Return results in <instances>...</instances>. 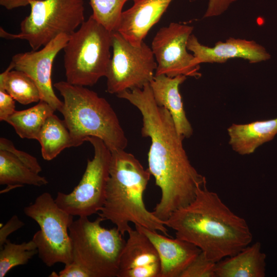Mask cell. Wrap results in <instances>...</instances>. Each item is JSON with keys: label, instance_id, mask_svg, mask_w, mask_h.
<instances>
[{"label": "cell", "instance_id": "6da1fadb", "mask_svg": "<svg viewBox=\"0 0 277 277\" xmlns=\"http://www.w3.org/2000/svg\"><path fill=\"white\" fill-rule=\"evenodd\" d=\"M134 106L142 117L141 134L149 137L148 170L161 191L153 214L163 222L195 198L197 188L206 182L191 165L172 116L155 102L149 84L143 88L116 95Z\"/></svg>", "mask_w": 277, "mask_h": 277}, {"label": "cell", "instance_id": "7a4b0ae2", "mask_svg": "<svg viewBox=\"0 0 277 277\" xmlns=\"http://www.w3.org/2000/svg\"><path fill=\"white\" fill-rule=\"evenodd\" d=\"M164 224L176 238L195 245L215 263L236 254L252 241L245 220L208 190L206 183L199 186L191 202L174 211Z\"/></svg>", "mask_w": 277, "mask_h": 277}, {"label": "cell", "instance_id": "3957f363", "mask_svg": "<svg viewBox=\"0 0 277 277\" xmlns=\"http://www.w3.org/2000/svg\"><path fill=\"white\" fill-rule=\"evenodd\" d=\"M151 176L132 154L125 150L111 152L106 197L98 213L124 235L129 223L156 230L170 237L164 222L147 210L144 193Z\"/></svg>", "mask_w": 277, "mask_h": 277}, {"label": "cell", "instance_id": "277c9868", "mask_svg": "<svg viewBox=\"0 0 277 277\" xmlns=\"http://www.w3.org/2000/svg\"><path fill=\"white\" fill-rule=\"evenodd\" d=\"M53 87L63 96L60 112L69 131L72 147L81 146L87 137L101 139L111 152L125 150L128 140L109 103L84 86L60 81Z\"/></svg>", "mask_w": 277, "mask_h": 277}, {"label": "cell", "instance_id": "5b68a950", "mask_svg": "<svg viewBox=\"0 0 277 277\" xmlns=\"http://www.w3.org/2000/svg\"><path fill=\"white\" fill-rule=\"evenodd\" d=\"M112 32L91 15L70 35L63 49L68 83L92 86L106 76L111 57Z\"/></svg>", "mask_w": 277, "mask_h": 277}, {"label": "cell", "instance_id": "8992f818", "mask_svg": "<svg viewBox=\"0 0 277 277\" xmlns=\"http://www.w3.org/2000/svg\"><path fill=\"white\" fill-rule=\"evenodd\" d=\"M105 220L79 217L69 227L73 262L86 269L92 277H116L120 258L125 245L116 227L102 226Z\"/></svg>", "mask_w": 277, "mask_h": 277}, {"label": "cell", "instance_id": "52a82bcc", "mask_svg": "<svg viewBox=\"0 0 277 277\" xmlns=\"http://www.w3.org/2000/svg\"><path fill=\"white\" fill-rule=\"evenodd\" d=\"M29 6L19 33H10L1 27V37L25 40L36 51L60 34L70 35L85 22V0H41Z\"/></svg>", "mask_w": 277, "mask_h": 277}, {"label": "cell", "instance_id": "ba28073f", "mask_svg": "<svg viewBox=\"0 0 277 277\" xmlns=\"http://www.w3.org/2000/svg\"><path fill=\"white\" fill-rule=\"evenodd\" d=\"M26 215L35 221L40 229L32 238L39 259L48 267L73 261L69 227L73 216L61 208L49 192L38 196L24 208Z\"/></svg>", "mask_w": 277, "mask_h": 277}, {"label": "cell", "instance_id": "9c48e42d", "mask_svg": "<svg viewBox=\"0 0 277 277\" xmlns=\"http://www.w3.org/2000/svg\"><path fill=\"white\" fill-rule=\"evenodd\" d=\"M94 156L88 159L85 172L78 184L69 193L58 192L55 201L62 209L73 216L88 217L98 213L106 197L109 176L111 152L100 138L90 136Z\"/></svg>", "mask_w": 277, "mask_h": 277}, {"label": "cell", "instance_id": "30bf717a", "mask_svg": "<svg viewBox=\"0 0 277 277\" xmlns=\"http://www.w3.org/2000/svg\"><path fill=\"white\" fill-rule=\"evenodd\" d=\"M112 55L106 77L107 91L117 94L143 88L153 78L157 67L152 50L144 42L134 46L117 31L112 32Z\"/></svg>", "mask_w": 277, "mask_h": 277}, {"label": "cell", "instance_id": "8fae6325", "mask_svg": "<svg viewBox=\"0 0 277 277\" xmlns=\"http://www.w3.org/2000/svg\"><path fill=\"white\" fill-rule=\"evenodd\" d=\"M193 30L192 26L173 22L158 30L151 48L157 63L154 75H182L195 78L201 76L200 65L196 64L194 56L187 48Z\"/></svg>", "mask_w": 277, "mask_h": 277}, {"label": "cell", "instance_id": "7c38bea8", "mask_svg": "<svg viewBox=\"0 0 277 277\" xmlns=\"http://www.w3.org/2000/svg\"><path fill=\"white\" fill-rule=\"evenodd\" d=\"M70 35L60 34L39 50L14 55L11 61L14 69L24 72L36 84L41 100L60 111L63 102L55 95L52 84V69L54 59L63 50Z\"/></svg>", "mask_w": 277, "mask_h": 277}, {"label": "cell", "instance_id": "4fadbf2b", "mask_svg": "<svg viewBox=\"0 0 277 277\" xmlns=\"http://www.w3.org/2000/svg\"><path fill=\"white\" fill-rule=\"evenodd\" d=\"M188 51L193 52L197 65L202 63L226 62L234 58H241L251 64L266 61L270 54L262 45L253 40L229 37L225 42H216L213 47L200 43L193 34L189 36L187 44Z\"/></svg>", "mask_w": 277, "mask_h": 277}, {"label": "cell", "instance_id": "5bb4252c", "mask_svg": "<svg viewBox=\"0 0 277 277\" xmlns=\"http://www.w3.org/2000/svg\"><path fill=\"white\" fill-rule=\"evenodd\" d=\"M121 253L116 277H159V253L142 231L131 228Z\"/></svg>", "mask_w": 277, "mask_h": 277}, {"label": "cell", "instance_id": "9a60e30c", "mask_svg": "<svg viewBox=\"0 0 277 277\" xmlns=\"http://www.w3.org/2000/svg\"><path fill=\"white\" fill-rule=\"evenodd\" d=\"M134 226L148 238L159 253L161 262L159 277H180L202 251L193 244L178 238L172 239L157 231Z\"/></svg>", "mask_w": 277, "mask_h": 277}, {"label": "cell", "instance_id": "2e32d148", "mask_svg": "<svg viewBox=\"0 0 277 277\" xmlns=\"http://www.w3.org/2000/svg\"><path fill=\"white\" fill-rule=\"evenodd\" d=\"M133 5L123 11L116 31L138 46L160 19L173 0H132Z\"/></svg>", "mask_w": 277, "mask_h": 277}, {"label": "cell", "instance_id": "e0dca14e", "mask_svg": "<svg viewBox=\"0 0 277 277\" xmlns=\"http://www.w3.org/2000/svg\"><path fill=\"white\" fill-rule=\"evenodd\" d=\"M186 79L187 76L182 75L169 77L160 74L154 75L149 83L156 103L169 112L178 133L183 138L190 137L193 131L179 90L180 86Z\"/></svg>", "mask_w": 277, "mask_h": 277}, {"label": "cell", "instance_id": "ac0fdd59", "mask_svg": "<svg viewBox=\"0 0 277 277\" xmlns=\"http://www.w3.org/2000/svg\"><path fill=\"white\" fill-rule=\"evenodd\" d=\"M229 144L240 155H249L277 134V118L243 124H232L227 129Z\"/></svg>", "mask_w": 277, "mask_h": 277}, {"label": "cell", "instance_id": "d6986e66", "mask_svg": "<svg viewBox=\"0 0 277 277\" xmlns=\"http://www.w3.org/2000/svg\"><path fill=\"white\" fill-rule=\"evenodd\" d=\"M259 242L216 263L215 277H264L266 254Z\"/></svg>", "mask_w": 277, "mask_h": 277}, {"label": "cell", "instance_id": "ffe728a7", "mask_svg": "<svg viewBox=\"0 0 277 277\" xmlns=\"http://www.w3.org/2000/svg\"><path fill=\"white\" fill-rule=\"evenodd\" d=\"M48 180L23 163L12 153L0 150V184L10 189L24 185L42 186Z\"/></svg>", "mask_w": 277, "mask_h": 277}, {"label": "cell", "instance_id": "44dd1931", "mask_svg": "<svg viewBox=\"0 0 277 277\" xmlns=\"http://www.w3.org/2000/svg\"><path fill=\"white\" fill-rule=\"evenodd\" d=\"M54 111L49 104L40 100L33 107L23 110H15L5 122L13 127L21 138L37 140L45 122Z\"/></svg>", "mask_w": 277, "mask_h": 277}, {"label": "cell", "instance_id": "7402d4cb", "mask_svg": "<svg viewBox=\"0 0 277 277\" xmlns=\"http://www.w3.org/2000/svg\"><path fill=\"white\" fill-rule=\"evenodd\" d=\"M37 140L41 146L43 159L51 161L64 149L72 147V139L65 122L54 113L43 124Z\"/></svg>", "mask_w": 277, "mask_h": 277}, {"label": "cell", "instance_id": "603a6c76", "mask_svg": "<svg viewBox=\"0 0 277 277\" xmlns=\"http://www.w3.org/2000/svg\"><path fill=\"white\" fill-rule=\"evenodd\" d=\"M10 62L7 68L0 74V90H5L15 101L28 105L41 100L38 89L33 81L23 72L12 69Z\"/></svg>", "mask_w": 277, "mask_h": 277}, {"label": "cell", "instance_id": "cb8c5ba5", "mask_svg": "<svg viewBox=\"0 0 277 277\" xmlns=\"http://www.w3.org/2000/svg\"><path fill=\"white\" fill-rule=\"evenodd\" d=\"M38 253L32 240L16 244L7 240L0 250V277L5 276L13 268L27 264Z\"/></svg>", "mask_w": 277, "mask_h": 277}, {"label": "cell", "instance_id": "d4e9b609", "mask_svg": "<svg viewBox=\"0 0 277 277\" xmlns=\"http://www.w3.org/2000/svg\"><path fill=\"white\" fill-rule=\"evenodd\" d=\"M128 1L90 0L92 15L110 31H116L123 11V8Z\"/></svg>", "mask_w": 277, "mask_h": 277}, {"label": "cell", "instance_id": "484cf974", "mask_svg": "<svg viewBox=\"0 0 277 277\" xmlns=\"http://www.w3.org/2000/svg\"><path fill=\"white\" fill-rule=\"evenodd\" d=\"M216 263L201 251L180 277H215Z\"/></svg>", "mask_w": 277, "mask_h": 277}, {"label": "cell", "instance_id": "4316f807", "mask_svg": "<svg viewBox=\"0 0 277 277\" xmlns=\"http://www.w3.org/2000/svg\"><path fill=\"white\" fill-rule=\"evenodd\" d=\"M0 150L11 152L34 172L39 174L42 171V167L35 157L16 149L9 140L4 137L0 138Z\"/></svg>", "mask_w": 277, "mask_h": 277}, {"label": "cell", "instance_id": "83f0119b", "mask_svg": "<svg viewBox=\"0 0 277 277\" xmlns=\"http://www.w3.org/2000/svg\"><path fill=\"white\" fill-rule=\"evenodd\" d=\"M51 277H92L86 269L74 262L65 264L63 269L58 273L52 272L49 276Z\"/></svg>", "mask_w": 277, "mask_h": 277}, {"label": "cell", "instance_id": "f1b7e54d", "mask_svg": "<svg viewBox=\"0 0 277 277\" xmlns=\"http://www.w3.org/2000/svg\"><path fill=\"white\" fill-rule=\"evenodd\" d=\"M237 0H208L204 18L218 16L224 13Z\"/></svg>", "mask_w": 277, "mask_h": 277}, {"label": "cell", "instance_id": "f546056e", "mask_svg": "<svg viewBox=\"0 0 277 277\" xmlns=\"http://www.w3.org/2000/svg\"><path fill=\"white\" fill-rule=\"evenodd\" d=\"M15 101L5 90H0L1 121H5L16 110Z\"/></svg>", "mask_w": 277, "mask_h": 277}, {"label": "cell", "instance_id": "4dcf8cb0", "mask_svg": "<svg viewBox=\"0 0 277 277\" xmlns=\"http://www.w3.org/2000/svg\"><path fill=\"white\" fill-rule=\"evenodd\" d=\"M25 224L16 215L11 219L0 229V248H1L8 240V236L24 226Z\"/></svg>", "mask_w": 277, "mask_h": 277}, {"label": "cell", "instance_id": "1f68e13d", "mask_svg": "<svg viewBox=\"0 0 277 277\" xmlns=\"http://www.w3.org/2000/svg\"><path fill=\"white\" fill-rule=\"evenodd\" d=\"M41 0H0V5L5 9L11 10L29 5L32 1Z\"/></svg>", "mask_w": 277, "mask_h": 277}]
</instances>
